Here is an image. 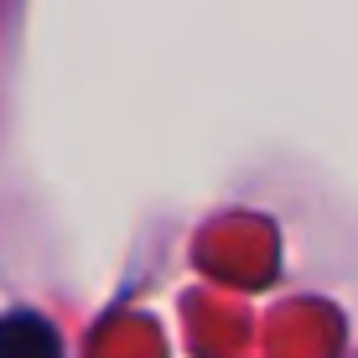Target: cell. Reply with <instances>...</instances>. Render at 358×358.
Masks as SVG:
<instances>
[{"label": "cell", "instance_id": "6da1fadb", "mask_svg": "<svg viewBox=\"0 0 358 358\" xmlns=\"http://www.w3.org/2000/svg\"><path fill=\"white\" fill-rule=\"evenodd\" d=\"M0 358H63L57 332L31 312L0 317Z\"/></svg>", "mask_w": 358, "mask_h": 358}]
</instances>
